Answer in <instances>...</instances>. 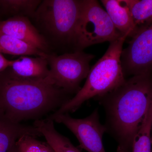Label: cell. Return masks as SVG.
I'll list each match as a JSON object with an SVG mask.
<instances>
[{
	"label": "cell",
	"mask_w": 152,
	"mask_h": 152,
	"mask_svg": "<svg viewBox=\"0 0 152 152\" xmlns=\"http://www.w3.org/2000/svg\"><path fill=\"white\" fill-rule=\"evenodd\" d=\"M96 98L104 109L107 132L125 152H132L133 139L152 102V72L133 76L115 90Z\"/></svg>",
	"instance_id": "cell-1"
},
{
	"label": "cell",
	"mask_w": 152,
	"mask_h": 152,
	"mask_svg": "<svg viewBox=\"0 0 152 152\" xmlns=\"http://www.w3.org/2000/svg\"><path fill=\"white\" fill-rule=\"evenodd\" d=\"M70 94L48 78L18 77L10 71L0 73V113L14 122L39 120L71 99Z\"/></svg>",
	"instance_id": "cell-2"
},
{
	"label": "cell",
	"mask_w": 152,
	"mask_h": 152,
	"mask_svg": "<svg viewBox=\"0 0 152 152\" xmlns=\"http://www.w3.org/2000/svg\"><path fill=\"white\" fill-rule=\"evenodd\" d=\"M128 35L110 42L104 54L90 69L83 86L53 115L74 113L86 101L113 91L126 80L123 72L121 56Z\"/></svg>",
	"instance_id": "cell-3"
},
{
	"label": "cell",
	"mask_w": 152,
	"mask_h": 152,
	"mask_svg": "<svg viewBox=\"0 0 152 152\" xmlns=\"http://www.w3.org/2000/svg\"><path fill=\"white\" fill-rule=\"evenodd\" d=\"M83 0L42 1L33 17L48 44L75 47ZM49 45V44H48Z\"/></svg>",
	"instance_id": "cell-4"
},
{
	"label": "cell",
	"mask_w": 152,
	"mask_h": 152,
	"mask_svg": "<svg viewBox=\"0 0 152 152\" xmlns=\"http://www.w3.org/2000/svg\"><path fill=\"white\" fill-rule=\"evenodd\" d=\"M123 35L98 1L83 0L77 31V50L104 42L110 43Z\"/></svg>",
	"instance_id": "cell-5"
},
{
	"label": "cell",
	"mask_w": 152,
	"mask_h": 152,
	"mask_svg": "<svg viewBox=\"0 0 152 152\" xmlns=\"http://www.w3.org/2000/svg\"><path fill=\"white\" fill-rule=\"evenodd\" d=\"M94 58V55L79 50L60 56L47 54L50 67L47 78L70 94H76L81 89L80 83L88 77L90 63Z\"/></svg>",
	"instance_id": "cell-6"
},
{
	"label": "cell",
	"mask_w": 152,
	"mask_h": 152,
	"mask_svg": "<svg viewBox=\"0 0 152 152\" xmlns=\"http://www.w3.org/2000/svg\"><path fill=\"white\" fill-rule=\"evenodd\" d=\"M48 118L65 125L76 136L83 149L88 152H106L102 139L107 129L100 122L98 109L83 119L74 118L69 113L52 114Z\"/></svg>",
	"instance_id": "cell-7"
},
{
	"label": "cell",
	"mask_w": 152,
	"mask_h": 152,
	"mask_svg": "<svg viewBox=\"0 0 152 152\" xmlns=\"http://www.w3.org/2000/svg\"><path fill=\"white\" fill-rule=\"evenodd\" d=\"M131 38L121 56L125 75L152 72V23L140 29Z\"/></svg>",
	"instance_id": "cell-8"
},
{
	"label": "cell",
	"mask_w": 152,
	"mask_h": 152,
	"mask_svg": "<svg viewBox=\"0 0 152 152\" xmlns=\"http://www.w3.org/2000/svg\"><path fill=\"white\" fill-rule=\"evenodd\" d=\"M0 32L12 36L47 54L50 46L27 17L14 16L0 21Z\"/></svg>",
	"instance_id": "cell-9"
},
{
	"label": "cell",
	"mask_w": 152,
	"mask_h": 152,
	"mask_svg": "<svg viewBox=\"0 0 152 152\" xmlns=\"http://www.w3.org/2000/svg\"><path fill=\"white\" fill-rule=\"evenodd\" d=\"M45 57L22 56L14 60L9 70L19 78L30 80H44L49 75L50 69Z\"/></svg>",
	"instance_id": "cell-10"
},
{
	"label": "cell",
	"mask_w": 152,
	"mask_h": 152,
	"mask_svg": "<svg viewBox=\"0 0 152 152\" xmlns=\"http://www.w3.org/2000/svg\"><path fill=\"white\" fill-rule=\"evenodd\" d=\"M25 135L43 136L34 126L14 122L0 113V152H9L17 140Z\"/></svg>",
	"instance_id": "cell-11"
},
{
	"label": "cell",
	"mask_w": 152,
	"mask_h": 152,
	"mask_svg": "<svg viewBox=\"0 0 152 152\" xmlns=\"http://www.w3.org/2000/svg\"><path fill=\"white\" fill-rule=\"evenodd\" d=\"M115 28L123 35L132 37L137 32V28L129 7L124 0H102Z\"/></svg>",
	"instance_id": "cell-12"
},
{
	"label": "cell",
	"mask_w": 152,
	"mask_h": 152,
	"mask_svg": "<svg viewBox=\"0 0 152 152\" xmlns=\"http://www.w3.org/2000/svg\"><path fill=\"white\" fill-rule=\"evenodd\" d=\"M34 126L37 128L56 152H81L69 139L57 132L53 120L48 118L36 120Z\"/></svg>",
	"instance_id": "cell-13"
},
{
	"label": "cell",
	"mask_w": 152,
	"mask_h": 152,
	"mask_svg": "<svg viewBox=\"0 0 152 152\" xmlns=\"http://www.w3.org/2000/svg\"><path fill=\"white\" fill-rule=\"evenodd\" d=\"M0 53L45 57L47 53L12 36L0 32Z\"/></svg>",
	"instance_id": "cell-14"
},
{
	"label": "cell",
	"mask_w": 152,
	"mask_h": 152,
	"mask_svg": "<svg viewBox=\"0 0 152 152\" xmlns=\"http://www.w3.org/2000/svg\"><path fill=\"white\" fill-rule=\"evenodd\" d=\"M152 102L133 139L132 152H152Z\"/></svg>",
	"instance_id": "cell-15"
},
{
	"label": "cell",
	"mask_w": 152,
	"mask_h": 152,
	"mask_svg": "<svg viewBox=\"0 0 152 152\" xmlns=\"http://www.w3.org/2000/svg\"><path fill=\"white\" fill-rule=\"evenodd\" d=\"M124 1L130 12L137 32L151 23L152 0Z\"/></svg>",
	"instance_id": "cell-16"
},
{
	"label": "cell",
	"mask_w": 152,
	"mask_h": 152,
	"mask_svg": "<svg viewBox=\"0 0 152 152\" xmlns=\"http://www.w3.org/2000/svg\"><path fill=\"white\" fill-rule=\"evenodd\" d=\"M42 1L40 0H0V9L14 16L32 18Z\"/></svg>",
	"instance_id": "cell-17"
},
{
	"label": "cell",
	"mask_w": 152,
	"mask_h": 152,
	"mask_svg": "<svg viewBox=\"0 0 152 152\" xmlns=\"http://www.w3.org/2000/svg\"><path fill=\"white\" fill-rule=\"evenodd\" d=\"M35 137L25 135L16 142L19 152H56L48 142L38 140Z\"/></svg>",
	"instance_id": "cell-18"
},
{
	"label": "cell",
	"mask_w": 152,
	"mask_h": 152,
	"mask_svg": "<svg viewBox=\"0 0 152 152\" xmlns=\"http://www.w3.org/2000/svg\"><path fill=\"white\" fill-rule=\"evenodd\" d=\"M14 60H9L0 53V73L10 68Z\"/></svg>",
	"instance_id": "cell-19"
},
{
	"label": "cell",
	"mask_w": 152,
	"mask_h": 152,
	"mask_svg": "<svg viewBox=\"0 0 152 152\" xmlns=\"http://www.w3.org/2000/svg\"><path fill=\"white\" fill-rule=\"evenodd\" d=\"M9 152H19L16 143L12 147Z\"/></svg>",
	"instance_id": "cell-20"
},
{
	"label": "cell",
	"mask_w": 152,
	"mask_h": 152,
	"mask_svg": "<svg viewBox=\"0 0 152 152\" xmlns=\"http://www.w3.org/2000/svg\"><path fill=\"white\" fill-rule=\"evenodd\" d=\"M117 152H125L124 151L121 147L118 146V149H117Z\"/></svg>",
	"instance_id": "cell-21"
},
{
	"label": "cell",
	"mask_w": 152,
	"mask_h": 152,
	"mask_svg": "<svg viewBox=\"0 0 152 152\" xmlns=\"http://www.w3.org/2000/svg\"><path fill=\"white\" fill-rule=\"evenodd\" d=\"M151 142H152V128L151 131Z\"/></svg>",
	"instance_id": "cell-22"
}]
</instances>
